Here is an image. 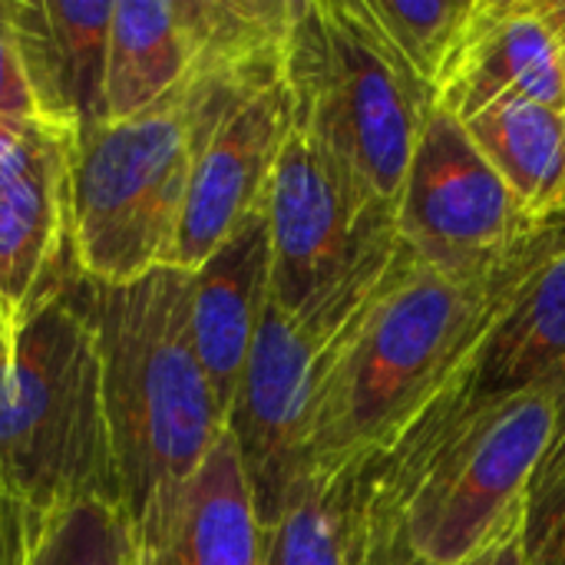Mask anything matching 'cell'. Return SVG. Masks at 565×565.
Wrapping results in <instances>:
<instances>
[{
	"instance_id": "cell-1",
	"label": "cell",
	"mask_w": 565,
	"mask_h": 565,
	"mask_svg": "<svg viewBox=\"0 0 565 565\" xmlns=\"http://www.w3.org/2000/svg\"><path fill=\"white\" fill-rule=\"evenodd\" d=\"M497 288L500 275L463 281L397 245L331 348L308 467L394 450L457 384L493 315Z\"/></svg>"
},
{
	"instance_id": "cell-2",
	"label": "cell",
	"mask_w": 565,
	"mask_h": 565,
	"mask_svg": "<svg viewBox=\"0 0 565 565\" xmlns=\"http://www.w3.org/2000/svg\"><path fill=\"white\" fill-rule=\"evenodd\" d=\"M103 407L129 526L179 490L228 430L192 341V271L89 285Z\"/></svg>"
},
{
	"instance_id": "cell-3",
	"label": "cell",
	"mask_w": 565,
	"mask_h": 565,
	"mask_svg": "<svg viewBox=\"0 0 565 565\" xmlns=\"http://www.w3.org/2000/svg\"><path fill=\"white\" fill-rule=\"evenodd\" d=\"M559 401L563 377L463 404L457 377L430 414L377 457V477L417 556L470 563L526 516V490L556 430Z\"/></svg>"
},
{
	"instance_id": "cell-4",
	"label": "cell",
	"mask_w": 565,
	"mask_h": 565,
	"mask_svg": "<svg viewBox=\"0 0 565 565\" xmlns=\"http://www.w3.org/2000/svg\"><path fill=\"white\" fill-rule=\"evenodd\" d=\"M0 490L33 513L76 503L122 510L96 334L76 288L0 348Z\"/></svg>"
},
{
	"instance_id": "cell-5",
	"label": "cell",
	"mask_w": 565,
	"mask_h": 565,
	"mask_svg": "<svg viewBox=\"0 0 565 565\" xmlns=\"http://www.w3.org/2000/svg\"><path fill=\"white\" fill-rule=\"evenodd\" d=\"M285 86L291 122L397 212L434 96L397 60L364 0L295 3Z\"/></svg>"
},
{
	"instance_id": "cell-6",
	"label": "cell",
	"mask_w": 565,
	"mask_h": 565,
	"mask_svg": "<svg viewBox=\"0 0 565 565\" xmlns=\"http://www.w3.org/2000/svg\"><path fill=\"white\" fill-rule=\"evenodd\" d=\"M199 146V116L179 86L152 109L76 136L73 252L89 285H129L169 268Z\"/></svg>"
},
{
	"instance_id": "cell-7",
	"label": "cell",
	"mask_w": 565,
	"mask_h": 565,
	"mask_svg": "<svg viewBox=\"0 0 565 565\" xmlns=\"http://www.w3.org/2000/svg\"><path fill=\"white\" fill-rule=\"evenodd\" d=\"M265 215L271 301L298 318L348 321L401 245L397 212L295 122L268 185Z\"/></svg>"
},
{
	"instance_id": "cell-8",
	"label": "cell",
	"mask_w": 565,
	"mask_h": 565,
	"mask_svg": "<svg viewBox=\"0 0 565 565\" xmlns=\"http://www.w3.org/2000/svg\"><path fill=\"white\" fill-rule=\"evenodd\" d=\"M199 116V146L169 268L195 271L242 222L265 209L291 132L285 70L195 73L182 83Z\"/></svg>"
},
{
	"instance_id": "cell-9",
	"label": "cell",
	"mask_w": 565,
	"mask_h": 565,
	"mask_svg": "<svg viewBox=\"0 0 565 565\" xmlns=\"http://www.w3.org/2000/svg\"><path fill=\"white\" fill-rule=\"evenodd\" d=\"M536 225L467 126L430 109L397 199L401 245L454 278L490 281Z\"/></svg>"
},
{
	"instance_id": "cell-10",
	"label": "cell",
	"mask_w": 565,
	"mask_h": 565,
	"mask_svg": "<svg viewBox=\"0 0 565 565\" xmlns=\"http://www.w3.org/2000/svg\"><path fill=\"white\" fill-rule=\"evenodd\" d=\"M354 315V311H351ZM344 321H315L268 301L245 361L228 434L235 437L262 530L308 467L321 377Z\"/></svg>"
},
{
	"instance_id": "cell-11",
	"label": "cell",
	"mask_w": 565,
	"mask_h": 565,
	"mask_svg": "<svg viewBox=\"0 0 565 565\" xmlns=\"http://www.w3.org/2000/svg\"><path fill=\"white\" fill-rule=\"evenodd\" d=\"M73 152L70 129L36 119L0 166V315L10 334L83 278L73 252Z\"/></svg>"
},
{
	"instance_id": "cell-12",
	"label": "cell",
	"mask_w": 565,
	"mask_h": 565,
	"mask_svg": "<svg viewBox=\"0 0 565 565\" xmlns=\"http://www.w3.org/2000/svg\"><path fill=\"white\" fill-rule=\"evenodd\" d=\"M565 371V218L543 222L500 271L493 315L460 374V401L483 404Z\"/></svg>"
},
{
	"instance_id": "cell-13",
	"label": "cell",
	"mask_w": 565,
	"mask_h": 565,
	"mask_svg": "<svg viewBox=\"0 0 565 565\" xmlns=\"http://www.w3.org/2000/svg\"><path fill=\"white\" fill-rule=\"evenodd\" d=\"M129 533L136 565H262L265 530L235 437L225 430L192 477Z\"/></svg>"
},
{
	"instance_id": "cell-14",
	"label": "cell",
	"mask_w": 565,
	"mask_h": 565,
	"mask_svg": "<svg viewBox=\"0 0 565 565\" xmlns=\"http://www.w3.org/2000/svg\"><path fill=\"white\" fill-rule=\"evenodd\" d=\"M116 0H7V23L36 116L73 136L106 122Z\"/></svg>"
},
{
	"instance_id": "cell-15",
	"label": "cell",
	"mask_w": 565,
	"mask_h": 565,
	"mask_svg": "<svg viewBox=\"0 0 565 565\" xmlns=\"http://www.w3.org/2000/svg\"><path fill=\"white\" fill-rule=\"evenodd\" d=\"M503 99L565 109V66L540 0H477L434 109L467 122Z\"/></svg>"
},
{
	"instance_id": "cell-16",
	"label": "cell",
	"mask_w": 565,
	"mask_h": 565,
	"mask_svg": "<svg viewBox=\"0 0 565 565\" xmlns=\"http://www.w3.org/2000/svg\"><path fill=\"white\" fill-rule=\"evenodd\" d=\"M268 301L271 235L262 209L192 271V341L225 417Z\"/></svg>"
},
{
	"instance_id": "cell-17",
	"label": "cell",
	"mask_w": 565,
	"mask_h": 565,
	"mask_svg": "<svg viewBox=\"0 0 565 565\" xmlns=\"http://www.w3.org/2000/svg\"><path fill=\"white\" fill-rule=\"evenodd\" d=\"M371 467H308L265 526L262 565H364L371 533Z\"/></svg>"
},
{
	"instance_id": "cell-18",
	"label": "cell",
	"mask_w": 565,
	"mask_h": 565,
	"mask_svg": "<svg viewBox=\"0 0 565 565\" xmlns=\"http://www.w3.org/2000/svg\"><path fill=\"white\" fill-rule=\"evenodd\" d=\"M199 63L192 0H116L106 56V122L172 96Z\"/></svg>"
},
{
	"instance_id": "cell-19",
	"label": "cell",
	"mask_w": 565,
	"mask_h": 565,
	"mask_svg": "<svg viewBox=\"0 0 565 565\" xmlns=\"http://www.w3.org/2000/svg\"><path fill=\"white\" fill-rule=\"evenodd\" d=\"M463 126L530 218H565V109L503 99Z\"/></svg>"
},
{
	"instance_id": "cell-20",
	"label": "cell",
	"mask_w": 565,
	"mask_h": 565,
	"mask_svg": "<svg viewBox=\"0 0 565 565\" xmlns=\"http://www.w3.org/2000/svg\"><path fill=\"white\" fill-rule=\"evenodd\" d=\"M364 7L397 60L437 99L477 0H364Z\"/></svg>"
},
{
	"instance_id": "cell-21",
	"label": "cell",
	"mask_w": 565,
	"mask_h": 565,
	"mask_svg": "<svg viewBox=\"0 0 565 565\" xmlns=\"http://www.w3.org/2000/svg\"><path fill=\"white\" fill-rule=\"evenodd\" d=\"M129 520L113 503H76L36 513L26 565H126Z\"/></svg>"
},
{
	"instance_id": "cell-22",
	"label": "cell",
	"mask_w": 565,
	"mask_h": 565,
	"mask_svg": "<svg viewBox=\"0 0 565 565\" xmlns=\"http://www.w3.org/2000/svg\"><path fill=\"white\" fill-rule=\"evenodd\" d=\"M563 401L550 447L526 490V565H565V371Z\"/></svg>"
},
{
	"instance_id": "cell-23",
	"label": "cell",
	"mask_w": 565,
	"mask_h": 565,
	"mask_svg": "<svg viewBox=\"0 0 565 565\" xmlns=\"http://www.w3.org/2000/svg\"><path fill=\"white\" fill-rule=\"evenodd\" d=\"M483 553H477L470 563L477 565ZM364 565H434L424 556L414 553V546L407 543V533L401 526L394 497L387 493V487L377 477V460L371 467V533H367V556Z\"/></svg>"
},
{
	"instance_id": "cell-24",
	"label": "cell",
	"mask_w": 565,
	"mask_h": 565,
	"mask_svg": "<svg viewBox=\"0 0 565 565\" xmlns=\"http://www.w3.org/2000/svg\"><path fill=\"white\" fill-rule=\"evenodd\" d=\"M0 119H40L7 23V0H0Z\"/></svg>"
},
{
	"instance_id": "cell-25",
	"label": "cell",
	"mask_w": 565,
	"mask_h": 565,
	"mask_svg": "<svg viewBox=\"0 0 565 565\" xmlns=\"http://www.w3.org/2000/svg\"><path fill=\"white\" fill-rule=\"evenodd\" d=\"M33 510L0 490V565H26Z\"/></svg>"
},
{
	"instance_id": "cell-26",
	"label": "cell",
	"mask_w": 565,
	"mask_h": 565,
	"mask_svg": "<svg viewBox=\"0 0 565 565\" xmlns=\"http://www.w3.org/2000/svg\"><path fill=\"white\" fill-rule=\"evenodd\" d=\"M523 526H526V516L516 520L503 536H497L477 565H526V550H523Z\"/></svg>"
},
{
	"instance_id": "cell-27",
	"label": "cell",
	"mask_w": 565,
	"mask_h": 565,
	"mask_svg": "<svg viewBox=\"0 0 565 565\" xmlns=\"http://www.w3.org/2000/svg\"><path fill=\"white\" fill-rule=\"evenodd\" d=\"M33 122L36 119H0V166L17 152V146L23 142Z\"/></svg>"
},
{
	"instance_id": "cell-28",
	"label": "cell",
	"mask_w": 565,
	"mask_h": 565,
	"mask_svg": "<svg viewBox=\"0 0 565 565\" xmlns=\"http://www.w3.org/2000/svg\"><path fill=\"white\" fill-rule=\"evenodd\" d=\"M540 7H543V13H546V20H550L553 33H556L559 56H563L565 66V0H540Z\"/></svg>"
},
{
	"instance_id": "cell-29",
	"label": "cell",
	"mask_w": 565,
	"mask_h": 565,
	"mask_svg": "<svg viewBox=\"0 0 565 565\" xmlns=\"http://www.w3.org/2000/svg\"><path fill=\"white\" fill-rule=\"evenodd\" d=\"M7 338H10V328H7V321H3V315H0V348L7 344Z\"/></svg>"
},
{
	"instance_id": "cell-30",
	"label": "cell",
	"mask_w": 565,
	"mask_h": 565,
	"mask_svg": "<svg viewBox=\"0 0 565 565\" xmlns=\"http://www.w3.org/2000/svg\"><path fill=\"white\" fill-rule=\"evenodd\" d=\"M126 565H136V559H132V543H129V556H126Z\"/></svg>"
}]
</instances>
